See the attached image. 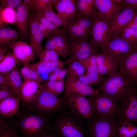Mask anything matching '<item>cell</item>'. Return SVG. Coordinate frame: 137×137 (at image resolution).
Returning a JSON list of instances; mask_svg holds the SVG:
<instances>
[{
	"mask_svg": "<svg viewBox=\"0 0 137 137\" xmlns=\"http://www.w3.org/2000/svg\"><path fill=\"white\" fill-rule=\"evenodd\" d=\"M16 116L15 122L20 137H43L52 129L46 115L36 112H22Z\"/></svg>",
	"mask_w": 137,
	"mask_h": 137,
	"instance_id": "1",
	"label": "cell"
},
{
	"mask_svg": "<svg viewBox=\"0 0 137 137\" xmlns=\"http://www.w3.org/2000/svg\"><path fill=\"white\" fill-rule=\"evenodd\" d=\"M137 86L125 73L118 69L94 89L111 98L120 106L126 95Z\"/></svg>",
	"mask_w": 137,
	"mask_h": 137,
	"instance_id": "2",
	"label": "cell"
},
{
	"mask_svg": "<svg viewBox=\"0 0 137 137\" xmlns=\"http://www.w3.org/2000/svg\"><path fill=\"white\" fill-rule=\"evenodd\" d=\"M87 122L86 132L89 137H119L120 124L116 114L94 115Z\"/></svg>",
	"mask_w": 137,
	"mask_h": 137,
	"instance_id": "3",
	"label": "cell"
},
{
	"mask_svg": "<svg viewBox=\"0 0 137 137\" xmlns=\"http://www.w3.org/2000/svg\"><path fill=\"white\" fill-rule=\"evenodd\" d=\"M61 111L56 118L53 129L59 137H85L81 120L70 112Z\"/></svg>",
	"mask_w": 137,
	"mask_h": 137,
	"instance_id": "4",
	"label": "cell"
},
{
	"mask_svg": "<svg viewBox=\"0 0 137 137\" xmlns=\"http://www.w3.org/2000/svg\"><path fill=\"white\" fill-rule=\"evenodd\" d=\"M27 107L31 111L46 115L61 111L68 107L65 96L59 97L48 91L42 90Z\"/></svg>",
	"mask_w": 137,
	"mask_h": 137,
	"instance_id": "5",
	"label": "cell"
},
{
	"mask_svg": "<svg viewBox=\"0 0 137 137\" xmlns=\"http://www.w3.org/2000/svg\"><path fill=\"white\" fill-rule=\"evenodd\" d=\"M112 38L110 25L96 16L93 19L89 42L98 52H103L107 43Z\"/></svg>",
	"mask_w": 137,
	"mask_h": 137,
	"instance_id": "6",
	"label": "cell"
},
{
	"mask_svg": "<svg viewBox=\"0 0 137 137\" xmlns=\"http://www.w3.org/2000/svg\"><path fill=\"white\" fill-rule=\"evenodd\" d=\"M65 96L70 110L80 120H85L87 121L93 116V107L88 98L76 95Z\"/></svg>",
	"mask_w": 137,
	"mask_h": 137,
	"instance_id": "7",
	"label": "cell"
},
{
	"mask_svg": "<svg viewBox=\"0 0 137 137\" xmlns=\"http://www.w3.org/2000/svg\"><path fill=\"white\" fill-rule=\"evenodd\" d=\"M136 88L126 95L116 113L120 125L126 122L137 123Z\"/></svg>",
	"mask_w": 137,
	"mask_h": 137,
	"instance_id": "8",
	"label": "cell"
},
{
	"mask_svg": "<svg viewBox=\"0 0 137 137\" xmlns=\"http://www.w3.org/2000/svg\"><path fill=\"white\" fill-rule=\"evenodd\" d=\"M92 21L93 19L87 17H76L62 29L70 37L89 41Z\"/></svg>",
	"mask_w": 137,
	"mask_h": 137,
	"instance_id": "9",
	"label": "cell"
},
{
	"mask_svg": "<svg viewBox=\"0 0 137 137\" xmlns=\"http://www.w3.org/2000/svg\"><path fill=\"white\" fill-rule=\"evenodd\" d=\"M67 35L69 47L68 59L70 62L85 59L92 54L98 53L89 41L79 40Z\"/></svg>",
	"mask_w": 137,
	"mask_h": 137,
	"instance_id": "10",
	"label": "cell"
},
{
	"mask_svg": "<svg viewBox=\"0 0 137 137\" xmlns=\"http://www.w3.org/2000/svg\"><path fill=\"white\" fill-rule=\"evenodd\" d=\"M93 108L94 115L116 114L120 106L111 98L100 92L88 98Z\"/></svg>",
	"mask_w": 137,
	"mask_h": 137,
	"instance_id": "11",
	"label": "cell"
},
{
	"mask_svg": "<svg viewBox=\"0 0 137 137\" xmlns=\"http://www.w3.org/2000/svg\"><path fill=\"white\" fill-rule=\"evenodd\" d=\"M95 1L97 8L96 16L110 25L126 7L123 3H117L113 0H95Z\"/></svg>",
	"mask_w": 137,
	"mask_h": 137,
	"instance_id": "12",
	"label": "cell"
},
{
	"mask_svg": "<svg viewBox=\"0 0 137 137\" xmlns=\"http://www.w3.org/2000/svg\"><path fill=\"white\" fill-rule=\"evenodd\" d=\"M65 96L76 95L85 97L93 96L100 92L97 90L81 81L77 78L68 74L65 83Z\"/></svg>",
	"mask_w": 137,
	"mask_h": 137,
	"instance_id": "13",
	"label": "cell"
},
{
	"mask_svg": "<svg viewBox=\"0 0 137 137\" xmlns=\"http://www.w3.org/2000/svg\"><path fill=\"white\" fill-rule=\"evenodd\" d=\"M136 46L119 37L112 38L106 44L103 52L111 56L117 63L129 52Z\"/></svg>",
	"mask_w": 137,
	"mask_h": 137,
	"instance_id": "14",
	"label": "cell"
},
{
	"mask_svg": "<svg viewBox=\"0 0 137 137\" xmlns=\"http://www.w3.org/2000/svg\"><path fill=\"white\" fill-rule=\"evenodd\" d=\"M118 69L125 73L137 86V46L117 63Z\"/></svg>",
	"mask_w": 137,
	"mask_h": 137,
	"instance_id": "15",
	"label": "cell"
},
{
	"mask_svg": "<svg viewBox=\"0 0 137 137\" xmlns=\"http://www.w3.org/2000/svg\"><path fill=\"white\" fill-rule=\"evenodd\" d=\"M52 5L55 8L58 15L69 23L76 16L77 0H52Z\"/></svg>",
	"mask_w": 137,
	"mask_h": 137,
	"instance_id": "16",
	"label": "cell"
},
{
	"mask_svg": "<svg viewBox=\"0 0 137 137\" xmlns=\"http://www.w3.org/2000/svg\"><path fill=\"white\" fill-rule=\"evenodd\" d=\"M30 9L23 2L16 8V22L15 23L20 32L22 40L27 39L29 35V24L31 15Z\"/></svg>",
	"mask_w": 137,
	"mask_h": 137,
	"instance_id": "17",
	"label": "cell"
},
{
	"mask_svg": "<svg viewBox=\"0 0 137 137\" xmlns=\"http://www.w3.org/2000/svg\"><path fill=\"white\" fill-rule=\"evenodd\" d=\"M137 12L133 8L126 6L110 24V26L112 38L119 37L124 27Z\"/></svg>",
	"mask_w": 137,
	"mask_h": 137,
	"instance_id": "18",
	"label": "cell"
},
{
	"mask_svg": "<svg viewBox=\"0 0 137 137\" xmlns=\"http://www.w3.org/2000/svg\"><path fill=\"white\" fill-rule=\"evenodd\" d=\"M29 28L30 35L29 45L35 53L38 56L43 49L42 42L44 38L39 27L38 15L36 12L31 15Z\"/></svg>",
	"mask_w": 137,
	"mask_h": 137,
	"instance_id": "19",
	"label": "cell"
},
{
	"mask_svg": "<svg viewBox=\"0 0 137 137\" xmlns=\"http://www.w3.org/2000/svg\"><path fill=\"white\" fill-rule=\"evenodd\" d=\"M43 88L42 84L37 81L24 80L21 89V100L28 105L37 98Z\"/></svg>",
	"mask_w": 137,
	"mask_h": 137,
	"instance_id": "20",
	"label": "cell"
},
{
	"mask_svg": "<svg viewBox=\"0 0 137 137\" xmlns=\"http://www.w3.org/2000/svg\"><path fill=\"white\" fill-rule=\"evenodd\" d=\"M8 46L17 58L24 64H29L37 56L30 45L23 41H18L10 44Z\"/></svg>",
	"mask_w": 137,
	"mask_h": 137,
	"instance_id": "21",
	"label": "cell"
},
{
	"mask_svg": "<svg viewBox=\"0 0 137 137\" xmlns=\"http://www.w3.org/2000/svg\"><path fill=\"white\" fill-rule=\"evenodd\" d=\"M20 98L13 96L0 101V116L10 119L17 115L20 113Z\"/></svg>",
	"mask_w": 137,
	"mask_h": 137,
	"instance_id": "22",
	"label": "cell"
},
{
	"mask_svg": "<svg viewBox=\"0 0 137 137\" xmlns=\"http://www.w3.org/2000/svg\"><path fill=\"white\" fill-rule=\"evenodd\" d=\"M97 64L98 72L101 75L110 76L117 70L116 62L108 54L102 52L96 53Z\"/></svg>",
	"mask_w": 137,
	"mask_h": 137,
	"instance_id": "23",
	"label": "cell"
},
{
	"mask_svg": "<svg viewBox=\"0 0 137 137\" xmlns=\"http://www.w3.org/2000/svg\"><path fill=\"white\" fill-rule=\"evenodd\" d=\"M0 47H6L11 44L17 42L21 37L20 32L11 28L6 23L0 22Z\"/></svg>",
	"mask_w": 137,
	"mask_h": 137,
	"instance_id": "24",
	"label": "cell"
},
{
	"mask_svg": "<svg viewBox=\"0 0 137 137\" xmlns=\"http://www.w3.org/2000/svg\"><path fill=\"white\" fill-rule=\"evenodd\" d=\"M76 17H84L93 19L96 16L97 8L95 0H77Z\"/></svg>",
	"mask_w": 137,
	"mask_h": 137,
	"instance_id": "25",
	"label": "cell"
},
{
	"mask_svg": "<svg viewBox=\"0 0 137 137\" xmlns=\"http://www.w3.org/2000/svg\"><path fill=\"white\" fill-rule=\"evenodd\" d=\"M70 62L68 59L65 61H62L59 60L55 61L39 62L30 64V66L37 72L50 74L57 67L62 66Z\"/></svg>",
	"mask_w": 137,
	"mask_h": 137,
	"instance_id": "26",
	"label": "cell"
},
{
	"mask_svg": "<svg viewBox=\"0 0 137 137\" xmlns=\"http://www.w3.org/2000/svg\"><path fill=\"white\" fill-rule=\"evenodd\" d=\"M54 42L58 50L59 57L66 58L69 56V47L67 36L65 32L48 36Z\"/></svg>",
	"mask_w": 137,
	"mask_h": 137,
	"instance_id": "27",
	"label": "cell"
},
{
	"mask_svg": "<svg viewBox=\"0 0 137 137\" xmlns=\"http://www.w3.org/2000/svg\"><path fill=\"white\" fill-rule=\"evenodd\" d=\"M0 118V137H20L15 122Z\"/></svg>",
	"mask_w": 137,
	"mask_h": 137,
	"instance_id": "28",
	"label": "cell"
},
{
	"mask_svg": "<svg viewBox=\"0 0 137 137\" xmlns=\"http://www.w3.org/2000/svg\"><path fill=\"white\" fill-rule=\"evenodd\" d=\"M3 74L7 79L10 88L15 95L20 98V90L23 81L20 71L14 69L9 72Z\"/></svg>",
	"mask_w": 137,
	"mask_h": 137,
	"instance_id": "29",
	"label": "cell"
},
{
	"mask_svg": "<svg viewBox=\"0 0 137 137\" xmlns=\"http://www.w3.org/2000/svg\"><path fill=\"white\" fill-rule=\"evenodd\" d=\"M36 12L50 22L59 26H61L62 29L65 28L69 23L62 19L55 12L52 4L43 10Z\"/></svg>",
	"mask_w": 137,
	"mask_h": 137,
	"instance_id": "30",
	"label": "cell"
},
{
	"mask_svg": "<svg viewBox=\"0 0 137 137\" xmlns=\"http://www.w3.org/2000/svg\"><path fill=\"white\" fill-rule=\"evenodd\" d=\"M20 61L13 54L6 55L0 61V74L7 73L14 69Z\"/></svg>",
	"mask_w": 137,
	"mask_h": 137,
	"instance_id": "31",
	"label": "cell"
},
{
	"mask_svg": "<svg viewBox=\"0 0 137 137\" xmlns=\"http://www.w3.org/2000/svg\"><path fill=\"white\" fill-rule=\"evenodd\" d=\"M96 53H94L85 59L78 61L83 65L86 72L95 75L100 74L97 65Z\"/></svg>",
	"mask_w": 137,
	"mask_h": 137,
	"instance_id": "32",
	"label": "cell"
},
{
	"mask_svg": "<svg viewBox=\"0 0 137 137\" xmlns=\"http://www.w3.org/2000/svg\"><path fill=\"white\" fill-rule=\"evenodd\" d=\"M42 85V90L48 91L57 95L60 94L65 87L64 79L55 81L48 80Z\"/></svg>",
	"mask_w": 137,
	"mask_h": 137,
	"instance_id": "33",
	"label": "cell"
},
{
	"mask_svg": "<svg viewBox=\"0 0 137 137\" xmlns=\"http://www.w3.org/2000/svg\"><path fill=\"white\" fill-rule=\"evenodd\" d=\"M119 137H136L137 126L134 123L126 122L118 128Z\"/></svg>",
	"mask_w": 137,
	"mask_h": 137,
	"instance_id": "34",
	"label": "cell"
},
{
	"mask_svg": "<svg viewBox=\"0 0 137 137\" xmlns=\"http://www.w3.org/2000/svg\"><path fill=\"white\" fill-rule=\"evenodd\" d=\"M104 75H95L86 72L77 78L84 83L92 87L99 85L103 82L106 79Z\"/></svg>",
	"mask_w": 137,
	"mask_h": 137,
	"instance_id": "35",
	"label": "cell"
},
{
	"mask_svg": "<svg viewBox=\"0 0 137 137\" xmlns=\"http://www.w3.org/2000/svg\"><path fill=\"white\" fill-rule=\"evenodd\" d=\"M22 77L26 80H32L37 81L43 84V82L36 71L31 67L29 64H24L20 71Z\"/></svg>",
	"mask_w": 137,
	"mask_h": 137,
	"instance_id": "36",
	"label": "cell"
},
{
	"mask_svg": "<svg viewBox=\"0 0 137 137\" xmlns=\"http://www.w3.org/2000/svg\"><path fill=\"white\" fill-rule=\"evenodd\" d=\"M10 7L0 8V22L15 23L16 22V11Z\"/></svg>",
	"mask_w": 137,
	"mask_h": 137,
	"instance_id": "37",
	"label": "cell"
},
{
	"mask_svg": "<svg viewBox=\"0 0 137 137\" xmlns=\"http://www.w3.org/2000/svg\"><path fill=\"white\" fill-rule=\"evenodd\" d=\"M119 37L130 44L137 46V30L125 26Z\"/></svg>",
	"mask_w": 137,
	"mask_h": 137,
	"instance_id": "38",
	"label": "cell"
},
{
	"mask_svg": "<svg viewBox=\"0 0 137 137\" xmlns=\"http://www.w3.org/2000/svg\"><path fill=\"white\" fill-rule=\"evenodd\" d=\"M69 75L78 78L85 73V68L82 64L78 61L70 62L68 64L67 68Z\"/></svg>",
	"mask_w": 137,
	"mask_h": 137,
	"instance_id": "39",
	"label": "cell"
},
{
	"mask_svg": "<svg viewBox=\"0 0 137 137\" xmlns=\"http://www.w3.org/2000/svg\"><path fill=\"white\" fill-rule=\"evenodd\" d=\"M40 61H55L59 60V56L54 51L44 49L39 53Z\"/></svg>",
	"mask_w": 137,
	"mask_h": 137,
	"instance_id": "40",
	"label": "cell"
},
{
	"mask_svg": "<svg viewBox=\"0 0 137 137\" xmlns=\"http://www.w3.org/2000/svg\"><path fill=\"white\" fill-rule=\"evenodd\" d=\"M37 13L39 19L50 32L51 35L61 33L64 32L59 26L49 21L41 15Z\"/></svg>",
	"mask_w": 137,
	"mask_h": 137,
	"instance_id": "41",
	"label": "cell"
},
{
	"mask_svg": "<svg viewBox=\"0 0 137 137\" xmlns=\"http://www.w3.org/2000/svg\"><path fill=\"white\" fill-rule=\"evenodd\" d=\"M51 4L52 0H33L32 10L36 11H42Z\"/></svg>",
	"mask_w": 137,
	"mask_h": 137,
	"instance_id": "42",
	"label": "cell"
},
{
	"mask_svg": "<svg viewBox=\"0 0 137 137\" xmlns=\"http://www.w3.org/2000/svg\"><path fill=\"white\" fill-rule=\"evenodd\" d=\"M14 95H16L11 88L0 86V101Z\"/></svg>",
	"mask_w": 137,
	"mask_h": 137,
	"instance_id": "43",
	"label": "cell"
},
{
	"mask_svg": "<svg viewBox=\"0 0 137 137\" xmlns=\"http://www.w3.org/2000/svg\"><path fill=\"white\" fill-rule=\"evenodd\" d=\"M2 7H10L14 9L18 7L23 2L22 0H1Z\"/></svg>",
	"mask_w": 137,
	"mask_h": 137,
	"instance_id": "44",
	"label": "cell"
},
{
	"mask_svg": "<svg viewBox=\"0 0 137 137\" xmlns=\"http://www.w3.org/2000/svg\"><path fill=\"white\" fill-rule=\"evenodd\" d=\"M38 22L40 28L43 34L44 38H45L50 35H51L50 32L45 25L40 21L38 18Z\"/></svg>",
	"mask_w": 137,
	"mask_h": 137,
	"instance_id": "45",
	"label": "cell"
},
{
	"mask_svg": "<svg viewBox=\"0 0 137 137\" xmlns=\"http://www.w3.org/2000/svg\"><path fill=\"white\" fill-rule=\"evenodd\" d=\"M123 3L126 6L133 8L137 12V0H123Z\"/></svg>",
	"mask_w": 137,
	"mask_h": 137,
	"instance_id": "46",
	"label": "cell"
},
{
	"mask_svg": "<svg viewBox=\"0 0 137 137\" xmlns=\"http://www.w3.org/2000/svg\"><path fill=\"white\" fill-rule=\"evenodd\" d=\"M0 86L11 88L9 83L6 77L1 74H0Z\"/></svg>",
	"mask_w": 137,
	"mask_h": 137,
	"instance_id": "47",
	"label": "cell"
},
{
	"mask_svg": "<svg viewBox=\"0 0 137 137\" xmlns=\"http://www.w3.org/2000/svg\"><path fill=\"white\" fill-rule=\"evenodd\" d=\"M68 73V68L65 67L57 76V81L64 79V78L67 75Z\"/></svg>",
	"mask_w": 137,
	"mask_h": 137,
	"instance_id": "48",
	"label": "cell"
},
{
	"mask_svg": "<svg viewBox=\"0 0 137 137\" xmlns=\"http://www.w3.org/2000/svg\"><path fill=\"white\" fill-rule=\"evenodd\" d=\"M8 49L7 48L0 47V61L3 59Z\"/></svg>",
	"mask_w": 137,
	"mask_h": 137,
	"instance_id": "49",
	"label": "cell"
},
{
	"mask_svg": "<svg viewBox=\"0 0 137 137\" xmlns=\"http://www.w3.org/2000/svg\"><path fill=\"white\" fill-rule=\"evenodd\" d=\"M64 68V66L58 67L56 68L52 73L58 76Z\"/></svg>",
	"mask_w": 137,
	"mask_h": 137,
	"instance_id": "50",
	"label": "cell"
},
{
	"mask_svg": "<svg viewBox=\"0 0 137 137\" xmlns=\"http://www.w3.org/2000/svg\"><path fill=\"white\" fill-rule=\"evenodd\" d=\"M57 76L54 73H52L49 75L48 80L50 81H57Z\"/></svg>",
	"mask_w": 137,
	"mask_h": 137,
	"instance_id": "51",
	"label": "cell"
},
{
	"mask_svg": "<svg viewBox=\"0 0 137 137\" xmlns=\"http://www.w3.org/2000/svg\"><path fill=\"white\" fill-rule=\"evenodd\" d=\"M129 22L137 23V12L135 13L132 19Z\"/></svg>",
	"mask_w": 137,
	"mask_h": 137,
	"instance_id": "52",
	"label": "cell"
},
{
	"mask_svg": "<svg viewBox=\"0 0 137 137\" xmlns=\"http://www.w3.org/2000/svg\"><path fill=\"white\" fill-rule=\"evenodd\" d=\"M43 137H57L56 135L52 133L49 132Z\"/></svg>",
	"mask_w": 137,
	"mask_h": 137,
	"instance_id": "53",
	"label": "cell"
},
{
	"mask_svg": "<svg viewBox=\"0 0 137 137\" xmlns=\"http://www.w3.org/2000/svg\"><path fill=\"white\" fill-rule=\"evenodd\" d=\"M116 3L119 4H123V0H113Z\"/></svg>",
	"mask_w": 137,
	"mask_h": 137,
	"instance_id": "54",
	"label": "cell"
},
{
	"mask_svg": "<svg viewBox=\"0 0 137 137\" xmlns=\"http://www.w3.org/2000/svg\"><path fill=\"white\" fill-rule=\"evenodd\" d=\"M136 94H137V86L136 87Z\"/></svg>",
	"mask_w": 137,
	"mask_h": 137,
	"instance_id": "55",
	"label": "cell"
}]
</instances>
